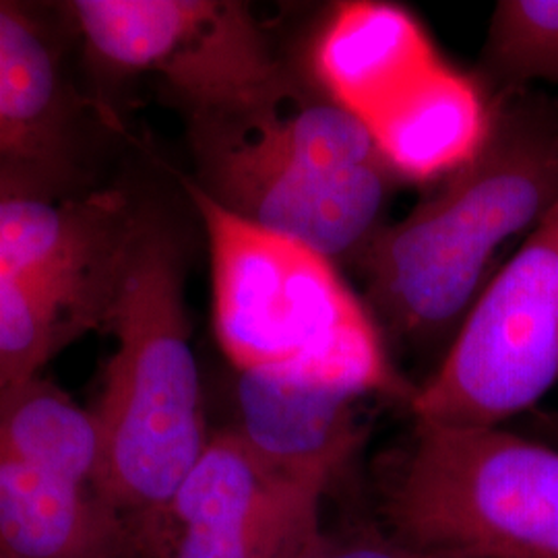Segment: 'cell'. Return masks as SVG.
<instances>
[{"instance_id":"14","label":"cell","mask_w":558,"mask_h":558,"mask_svg":"<svg viewBox=\"0 0 558 558\" xmlns=\"http://www.w3.org/2000/svg\"><path fill=\"white\" fill-rule=\"evenodd\" d=\"M232 133L279 160L319 172H345L385 163L371 129L320 87L292 81L274 100L236 117L191 119Z\"/></svg>"},{"instance_id":"16","label":"cell","mask_w":558,"mask_h":558,"mask_svg":"<svg viewBox=\"0 0 558 558\" xmlns=\"http://www.w3.org/2000/svg\"><path fill=\"white\" fill-rule=\"evenodd\" d=\"M325 493L302 484L251 515L158 539L149 558H308L325 536Z\"/></svg>"},{"instance_id":"8","label":"cell","mask_w":558,"mask_h":558,"mask_svg":"<svg viewBox=\"0 0 558 558\" xmlns=\"http://www.w3.org/2000/svg\"><path fill=\"white\" fill-rule=\"evenodd\" d=\"M114 114L81 94L36 11L0 0V201L87 195Z\"/></svg>"},{"instance_id":"12","label":"cell","mask_w":558,"mask_h":558,"mask_svg":"<svg viewBox=\"0 0 558 558\" xmlns=\"http://www.w3.org/2000/svg\"><path fill=\"white\" fill-rule=\"evenodd\" d=\"M0 553L9 558H145L137 523L96 486L0 453Z\"/></svg>"},{"instance_id":"1","label":"cell","mask_w":558,"mask_h":558,"mask_svg":"<svg viewBox=\"0 0 558 558\" xmlns=\"http://www.w3.org/2000/svg\"><path fill=\"white\" fill-rule=\"evenodd\" d=\"M557 201L558 100L532 89L493 98L478 151L360 255L373 308L410 343L456 338L500 246Z\"/></svg>"},{"instance_id":"18","label":"cell","mask_w":558,"mask_h":558,"mask_svg":"<svg viewBox=\"0 0 558 558\" xmlns=\"http://www.w3.org/2000/svg\"><path fill=\"white\" fill-rule=\"evenodd\" d=\"M308 558H456L435 550H426L410 542L375 534L360 532L350 536H331L325 532L319 546Z\"/></svg>"},{"instance_id":"10","label":"cell","mask_w":558,"mask_h":558,"mask_svg":"<svg viewBox=\"0 0 558 558\" xmlns=\"http://www.w3.org/2000/svg\"><path fill=\"white\" fill-rule=\"evenodd\" d=\"M359 401L281 371H244L228 428L267 463L329 488L366 440Z\"/></svg>"},{"instance_id":"19","label":"cell","mask_w":558,"mask_h":558,"mask_svg":"<svg viewBox=\"0 0 558 558\" xmlns=\"http://www.w3.org/2000/svg\"><path fill=\"white\" fill-rule=\"evenodd\" d=\"M527 428H530L527 437L548 442L558 449V408L530 412Z\"/></svg>"},{"instance_id":"17","label":"cell","mask_w":558,"mask_h":558,"mask_svg":"<svg viewBox=\"0 0 558 558\" xmlns=\"http://www.w3.org/2000/svg\"><path fill=\"white\" fill-rule=\"evenodd\" d=\"M474 75L490 98L558 83V0L497 2Z\"/></svg>"},{"instance_id":"2","label":"cell","mask_w":558,"mask_h":558,"mask_svg":"<svg viewBox=\"0 0 558 558\" xmlns=\"http://www.w3.org/2000/svg\"><path fill=\"white\" fill-rule=\"evenodd\" d=\"M180 184L205 228L214 331L234 373L281 371L412 403L418 387L399 375L373 311L333 260L240 220L186 177Z\"/></svg>"},{"instance_id":"13","label":"cell","mask_w":558,"mask_h":558,"mask_svg":"<svg viewBox=\"0 0 558 558\" xmlns=\"http://www.w3.org/2000/svg\"><path fill=\"white\" fill-rule=\"evenodd\" d=\"M493 98L478 77L440 60L368 124L396 179H447L470 160L490 126Z\"/></svg>"},{"instance_id":"20","label":"cell","mask_w":558,"mask_h":558,"mask_svg":"<svg viewBox=\"0 0 558 558\" xmlns=\"http://www.w3.org/2000/svg\"><path fill=\"white\" fill-rule=\"evenodd\" d=\"M0 558H9V557H7V555H4V553H0Z\"/></svg>"},{"instance_id":"9","label":"cell","mask_w":558,"mask_h":558,"mask_svg":"<svg viewBox=\"0 0 558 558\" xmlns=\"http://www.w3.org/2000/svg\"><path fill=\"white\" fill-rule=\"evenodd\" d=\"M201 191L240 220L338 263L360 259L383 223L393 172L373 163L319 172L279 160L232 133L186 122Z\"/></svg>"},{"instance_id":"4","label":"cell","mask_w":558,"mask_h":558,"mask_svg":"<svg viewBox=\"0 0 558 558\" xmlns=\"http://www.w3.org/2000/svg\"><path fill=\"white\" fill-rule=\"evenodd\" d=\"M396 538L456 558H558V449L502 426L416 422L389 480Z\"/></svg>"},{"instance_id":"11","label":"cell","mask_w":558,"mask_h":558,"mask_svg":"<svg viewBox=\"0 0 558 558\" xmlns=\"http://www.w3.org/2000/svg\"><path fill=\"white\" fill-rule=\"evenodd\" d=\"M440 60L422 23L391 2L336 4L313 44L317 87L366 126Z\"/></svg>"},{"instance_id":"3","label":"cell","mask_w":558,"mask_h":558,"mask_svg":"<svg viewBox=\"0 0 558 558\" xmlns=\"http://www.w3.org/2000/svg\"><path fill=\"white\" fill-rule=\"evenodd\" d=\"M184 279L177 230L143 207L108 323L117 350L92 408L101 435L98 490L137 525L160 513L211 439Z\"/></svg>"},{"instance_id":"5","label":"cell","mask_w":558,"mask_h":558,"mask_svg":"<svg viewBox=\"0 0 558 558\" xmlns=\"http://www.w3.org/2000/svg\"><path fill=\"white\" fill-rule=\"evenodd\" d=\"M143 207L117 189L0 201V385L108 331Z\"/></svg>"},{"instance_id":"15","label":"cell","mask_w":558,"mask_h":558,"mask_svg":"<svg viewBox=\"0 0 558 558\" xmlns=\"http://www.w3.org/2000/svg\"><path fill=\"white\" fill-rule=\"evenodd\" d=\"M0 453L83 486L100 484V424L57 383L36 375L0 385Z\"/></svg>"},{"instance_id":"7","label":"cell","mask_w":558,"mask_h":558,"mask_svg":"<svg viewBox=\"0 0 558 558\" xmlns=\"http://www.w3.org/2000/svg\"><path fill=\"white\" fill-rule=\"evenodd\" d=\"M558 385V201L490 279L435 375L410 408L416 422L490 428L536 410Z\"/></svg>"},{"instance_id":"6","label":"cell","mask_w":558,"mask_h":558,"mask_svg":"<svg viewBox=\"0 0 558 558\" xmlns=\"http://www.w3.org/2000/svg\"><path fill=\"white\" fill-rule=\"evenodd\" d=\"M62 11L98 71L154 77L186 120L248 112L296 80L246 2L73 0Z\"/></svg>"}]
</instances>
